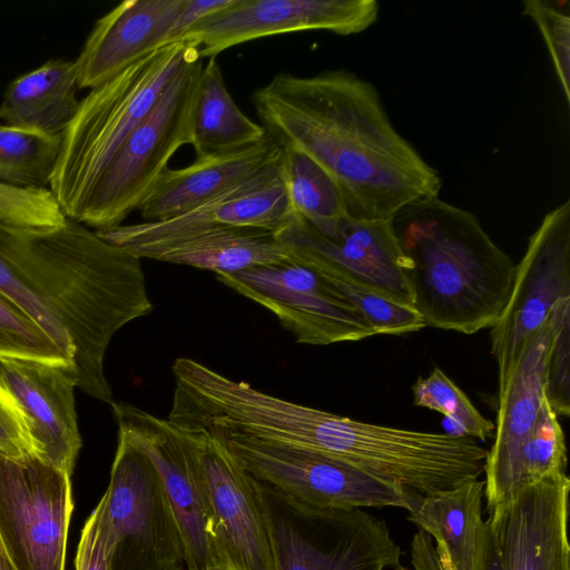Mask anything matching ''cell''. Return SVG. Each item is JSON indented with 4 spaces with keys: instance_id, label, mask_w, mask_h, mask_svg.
I'll return each mask as SVG.
<instances>
[{
    "instance_id": "cell-1",
    "label": "cell",
    "mask_w": 570,
    "mask_h": 570,
    "mask_svg": "<svg viewBox=\"0 0 570 570\" xmlns=\"http://www.w3.org/2000/svg\"><path fill=\"white\" fill-rule=\"evenodd\" d=\"M252 101L272 139L301 149L334 177L351 217L390 220L439 196V171L395 129L377 89L355 73L279 72Z\"/></svg>"
},
{
    "instance_id": "cell-2",
    "label": "cell",
    "mask_w": 570,
    "mask_h": 570,
    "mask_svg": "<svg viewBox=\"0 0 570 570\" xmlns=\"http://www.w3.org/2000/svg\"><path fill=\"white\" fill-rule=\"evenodd\" d=\"M0 293L73 360L78 389L116 402L107 348L120 328L154 309L141 259L69 217L51 229L0 222Z\"/></svg>"
},
{
    "instance_id": "cell-3",
    "label": "cell",
    "mask_w": 570,
    "mask_h": 570,
    "mask_svg": "<svg viewBox=\"0 0 570 570\" xmlns=\"http://www.w3.org/2000/svg\"><path fill=\"white\" fill-rule=\"evenodd\" d=\"M393 227L425 326L470 335L495 323L515 264L473 213L436 196L403 208Z\"/></svg>"
},
{
    "instance_id": "cell-4",
    "label": "cell",
    "mask_w": 570,
    "mask_h": 570,
    "mask_svg": "<svg viewBox=\"0 0 570 570\" xmlns=\"http://www.w3.org/2000/svg\"><path fill=\"white\" fill-rule=\"evenodd\" d=\"M199 55L176 42L89 89L61 134L49 189L65 215L77 219L92 188L130 132L157 102L180 67Z\"/></svg>"
},
{
    "instance_id": "cell-5",
    "label": "cell",
    "mask_w": 570,
    "mask_h": 570,
    "mask_svg": "<svg viewBox=\"0 0 570 570\" xmlns=\"http://www.w3.org/2000/svg\"><path fill=\"white\" fill-rule=\"evenodd\" d=\"M203 62L186 61L106 167L76 220L96 230L122 225L140 209L176 151L191 145V120Z\"/></svg>"
},
{
    "instance_id": "cell-6",
    "label": "cell",
    "mask_w": 570,
    "mask_h": 570,
    "mask_svg": "<svg viewBox=\"0 0 570 570\" xmlns=\"http://www.w3.org/2000/svg\"><path fill=\"white\" fill-rule=\"evenodd\" d=\"M276 570H386L402 550L386 523L362 509L306 505L256 480Z\"/></svg>"
},
{
    "instance_id": "cell-7",
    "label": "cell",
    "mask_w": 570,
    "mask_h": 570,
    "mask_svg": "<svg viewBox=\"0 0 570 570\" xmlns=\"http://www.w3.org/2000/svg\"><path fill=\"white\" fill-rule=\"evenodd\" d=\"M97 508L111 570H186L183 539L158 471L121 432Z\"/></svg>"
},
{
    "instance_id": "cell-8",
    "label": "cell",
    "mask_w": 570,
    "mask_h": 570,
    "mask_svg": "<svg viewBox=\"0 0 570 570\" xmlns=\"http://www.w3.org/2000/svg\"><path fill=\"white\" fill-rule=\"evenodd\" d=\"M204 432L222 441L256 480L309 507L345 511L394 507L410 512L421 497L320 452L237 432Z\"/></svg>"
},
{
    "instance_id": "cell-9",
    "label": "cell",
    "mask_w": 570,
    "mask_h": 570,
    "mask_svg": "<svg viewBox=\"0 0 570 570\" xmlns=\"http://www.w3.org/2000/svg\"><path fill=\"white\" fill-rule=\"evenodd\" d=\"M70 476L35 453L0 452V539L17 570H65Z\"/></svg>"
},
{
    "instance_id": "cell-10",
    "label": "cell",
    "mask_w": 570,
    "mask_h": 570,
    "mask_svg": "<svg viewBox=\"0 0 570 570\" xmlns=\"http://www.w3.org/2000/svg\"><path fill=\"white\" fill-rule=\"evenodd\" d=\"M219 283L275 315L297 343L330 345L376 335L365 316L316 271L292 259L235 273Z\"/></svg>"
},
{
    "instance_id": "cell-11",
    "label": "cell",
    "mask_w": 570,
    "mask_h": 570,
    "mask_svg": "<svg viewBox=\"0 0 570 570\" xmlns=\"http://www.w3.org/2000/svg\"><path fill=\"white\" fill-rule=\"evenodd\" d=\"M570 297V202L550 210L530 236L515 265L508 302L491 326V352L499 389L528 337L549 318L554 304Z\"/></svg>"
},
{
    "instance_id": "cell-12",
    "label": "cell",
    "mask_w": 570,
    "mask_h": 570,
    "mask_svg": "<svg viewBox=\"0 0 570 570\" xmlns=\"http://www.w3.org/2000/svg\"><path fill=\"white\" fill-rule=\"evenodd\" d=\"M111 407L118 432L158 471L183 539L186 570H220L209 534L206 483L188 433L132 404L116 401Z\"/></svg>"
},
{
    "instance_id": "cell-13",
    "label": "cell",
    "mask_w": 570,
    "mask_h": 570,
    "mask_svg": "<svg viewBox=\"0 0 570 570\" xmlns=\"http://www.w3.org/2000/svg\"><path fill=\"white\" fill-rule=\"evenodd\" d=\"M184 431L193 442L206 483L209 534L220 570H276L256 479L216 436Z\"/></svg>"
},
{
    "instance_id": "cell-14",
    "label": "cell",
    "mask_w": 570,
    "mask_h": 570,
    "mask_svg": "<svg viewBox=\"0 0 570 570\" xmlns=\"http://www.w3.org/2000/svg\"><path fill=\"white\" fill-rule=\"evenodd\" d=\"M379 12L375 0H233L178 42L197 48L202 59L213 58L252 40L295 31L356 35L375 23Z\"/></svg>"
},
{
    "instance_id": "cell-15",
    "label": "cell",
    "mask_w": 570,
    "mask_h": 570,
    "mask_svg": "<svg viewBox=\"0 0 570 570\" xmlns=\"http://www.w3.org/2000/svg\"><path fill=\"white\" fill-rule=\"evenodd\" d=\"M275 236L288 255L327 262L389 298L413 306L410 261L399 244L393 219L365 220L350 216L335 236L327 238L294 214Z\"/></svg>"
},
{
    "instance_id": "cell-16",
    "label": "cell",
    "mask_w": 570,
    "mask_h": 570,
    "mask_svg": "<svg viewBox=\"0 0 570 570\" xmlns=\"http://www.w3.org/2000/svg\"><path fill=\"white\" fill-rule=\"evenodd\" d=\"M279 158L185 214L163 220L122 224L96 233L126 250L219 227L254 228L275 234L294 216L282 179Z\"/></svg>"
},
{
    "instance_id": "cell-17",
    "label": "cell",
    "mask_w": 570,
    "mask_h": 570,
    "mask_svg": "<svg viewBox=\"0 0 570 570\" xmlns=\"http://www.w3.org/2000/svg\"><path fill=\"white\" fill-rule=\"evenodd\" d=\"M570 479L547 478L489 514L502 570H570Z\"/></svg>"
},
{
    "instance_id": "cell-18",
    "label": "cell",
    "mask_w": 570,
    "mask_h": 570,
    "mask_svg": "<svg viewBox=\"0 0 570 570\" xmlns=\"http://www.w3.org/2000/svg\"><path fill=\"white\" fill-rule=\"evenodd\" d=\"M0 380L23 413L32 452L71 474L81 448L75 364L0 358Z\"/></svg>"
},
{
    "instance_id": "cell-19",
    "label": "cell",
    "mask_w": 570,
    "mask_h": 570,
    "mask_svg": "<svg viewBox=\"0 0 570 570\" xmlns=\"http://www.w3.org/2000/svg\"><path fill=\"white\" fill-rule=\"evenodd\" d=\"M551 340L549 316L524 342L508 380L499 389L494 441L487 453L483 470L488 514L512 498L520 451L546 396V366Z\"/></svg>"
},
{
    "instance_id": "cell-20",
    "label": "cell",
    "mask_w": 570,
    "mask_h": 570,
    "mask_svg": "<svg viewBox=\"0 0 570 570\" xmlns=\"http://www.w3.org/2000/svg\"><path fill=\"white\" fill-rule=\"evenodd\" d=\"M185 1L125 0L100 17L73 60L78 87H97L168 46Z\"/></svg>"
},
{
    "instance_id": "cell-21",
    "label": "cell",
    "mask_w": 570,
    "mask_h": 570,
    "mask_svg": "<svg viewBox=\"0 0 570 570\" xmlns=\"http://www.w3.org/2000/svg\"><path fill=\"white\" fill-rule=\"evenodd\" d=\"M281 145L269 136L258 144L167 168L140 207L145 222L185 214L252 177L279 158Z\"/></svg>"
},
{
    "instance_id": "cell-22",
    "label": "cell",
    "mask_w": 570,
    "mask_h": 570,
    "mask_svg": "<svg viewBox=\"0 0 570 570\" xmlns=\"http://www.w3.org/2000/svg\"><path fill=\"white\" fill-rule=\"evenodd\" d=\"M127 252L139 259L187 265L215 274L288 259L287 248L274 233L238 227L198 230L170 240L136 246Z\"/></svg>"
},
{
    "instance_id": "cell-23",
    "label": "cell",
    "mask_w": 570,
    "mask_h": 570,
    "mask_svg": "<svg viewBox=\"0 0 570 570\" xmlns=\"http://www.w3.org/2000/svg\"><path fill=\"white\" fill-rule=\"evenodd\" d=\"M484 480L421 495L407 519L435 539L446 570H480L488 522L482 518Z\"/></svg>"
},
{
    "instance_id": "cell-24",
    "label": "cell",
    "mask_w": 570,
    "mask_h": 570,
    "mask_svg": "<svg viewBox=\"0 0 570 570\" xmlns=\"http://www.w3.org/2000/svg\"><path fill=\"white\" fill-rule=\"evenodd\" d=\"M75 62L51 59L17 78L3 92L4 125L61 136L79 106Z\"/></svg>"
},
{
    "instance_id": "cell-25",
    "label": "cell",
    "mask_w": 570,
    "mask_h": 570,
    "mask_svg": "<svg viewBox=\"0 0 570 570\" xmlns=\"http://www.w3.org/2000/svg\"><path fill=\"white\" fill-rule=\"evenodd\" d=\"M261 124L246 116L228 91L216 57L203 67L191 120L196 158L228 153L267 138Z\"/></svg>"
},
{
    "instance_id": "cell-26",
    "label": "cell",
    "mask_w": 570,
    "mask_h": 570,
    "mask_svg": "<svg viewBox=\"0 0 570 570\" xmlns=\"http://www.w3.org/2000/svg\"><path fill=\"white\" fill-rule=\"evenodd\" d=\"M281 147L279 170L293 213L321 235L333 238L350 217L341 187L311 156L291 145Z\"/></svg>"
},
{
    "instance_id": "cell-27",
    "label": "cell",
    "mask_w": 570,
    "mask_h": 570,
    "mask_svg": "<svg viewBox=\"0 0 570 570\" xmlns=\"http://www.w3.org/2000/svg\"><path fill=\"white\" fill-rule=\"evenodd\" d=\"M288 259L321 274L365 316L376 335H402L425 327L413 306L389 298L327 262L302 255H288Z\"/></svg>"
},
{
    "instance_id": "cell-28",
    "label": "cell",
    "mask_w": 570,
    "mask_h": 570,
    "mask_svg": "<svg viewBox=\"0 0 570 570\" xmlns=\"http://www.w3.org/2000/svg\"><path fill=\"white\" fill-rule=\"evenodd\" d=\"M61 136L0 125V183L21 188H49Z\"/></svg>"
},
{
    "instance_id": "cell-29",
    "label": "cell",
    "mask_w": 570,
    "mask_h": 570,
    "mask_svg": "<svg viewBox=\"0 0 570 570\" xmlns=\"http://www.w3.org/2000/svg\"><path fill=\"white\" fill-rule=\"evenodd\" d=\"M566 468L564 433L544 396L535 424L520 451L512 497L525 487L566 473Z\"/></svg>"
},
{
    "instance_id": "cell-30",
    "label": "cell",
    "mask_w": 570,
    "mask_h": 570,
    "mask_svg": "<svg viewBox=\"0 0 570 570\" xmlns=\"http://www.w3.org/2000/svg\"><path fill=\"white\" fill-rule=\"evenodd\" d=\"M415 405L445 415L455 425V436L485 441L494 435V423L484 417L466 394L439 367L412 386Z\"/></svg>"
},
{
    "instance_id": "cell-31",
    "label": "cell",
    "mask_w": 570,
    "mask_h": 570,
    "mask_svg": "<svg viewBox=\"0 0 570 570\" xmlns=\"http://www.w3.org/2000/svg\"><path fill=\"white\" fill-rule=\"evenodd\" d=\"M0 358L73 363L21 307L0 293Z\"/></svg>"
},
{
    "instance_id": "cell-32",
    "label": "cell",
    "mask_w": 570,
    "mask_h": 570,
    "mask_svg": "<svg viewBox=\"0 0 570 570\" xmlns=\"http://www.w3.org/2000/svg\"><path fill=\"white\" fill-rule=\"evenodd\" d=\"M552 340L546 366V397L557 415L570 414V297L558 301L550 314Z\"/></svg>"
},
{
    "instance_id": "cell-33",
    "label": "cell",
    "mask_w": 570,
    "mask_h": 570,
    "mask_svg": "<svg viewBox=\"0 0 570 570\" xmlns=\"http://www.w3.org/2000/svg\"><path fill=\"white\" fill-rule=\"evenodd\" d=\"M67 219L49 188L0 183V222L21 228L51 229Z\"/></svg>"
},
{
    "instance_id": "cell-34",
    "label": "cell",
    "mask_w": 570,
    "mask_h": 570,
    "mask_svg": "<svg viewBox=\"0 0 570 570\" xmlns=\"http://www.w3.org/2000/svg\"><path fill=\"white\" fill-rule=\"evenodd\" d=\"M522 4L523 14L535 23L546 42L564 100L569 106L570 17L547 1L524 0Z\"/></svg>"
},
{
    "instance_id": "cell-35",
    "label": "cell",
    "mask_w": 570,
    "mask_h": 570,
    "mask_svg": "<svg viewBox=\"0 0 570 570\" xmlns=\"http://www.w3.org/2000/svg\"><path fill=\"white\" fill-rule=\"evenodd\" d=\"M0 452L10 455L33 453L23 413L1 380Z\"/></svg>"
},
{
    "instance_id": "cell-36",
    "label": "cell",
    "mask_w": 570,
    "mask_h": 570,
    "mask_svg": "<svg viewBox=\"0 0 570 570\" xmlns=\"http://www.w3.org/2000/svg\"><path fill=\"white\" fill-rule=\"evenodd\" d=\"M75 564L76 570H111L109 549L97 507L81 531Z\"/></svg>"
},
{
    "instance_id": "cell-37",
    "label": "cell",
    "mask_w": 570,
    "mask_h": 570,
    "mask_svg": "<svg viewBox=\"0 0 570 570\" xmlns=\"http://www.w3.org/2000/svg\"><path fill=\"white\" fill-rule=\"evenodd\" d=\"M233 0H186L185 6L174 26L169 45L176 43L190 28L210 13L218 11Z\"/></svg>"
},
{
    "instance_id": "cell-38",
    "label": "cell",
    "mask_w": 570,
    "mask_h": 570,
    "mask_svg": "<svg viewBox=\"0 0 570 570\" xmlns=\"http://www.w3.org/2000/svg\"><path fill=\"white\" fill-rule=\"evenodd\" d=\"M411 563L414 570H446L440 560L431 535L421 529L411 541ZM394 570H407V568L402 564Z\"/></svg>"
},
{
    "instance_id": "cell-39",
    "label": "cell",
    "mask_w": 570,
    "mask_h": 570,
    "mask_svg": "<svg viewBox=\"0 0 570 570\" xmlns=\"http://www.w3.org/2000/svg\"><path fill=\"white\" fill-rule=\"evenodd\" d=\"M488 527L484 538L483 553L480 563V570H502L501 561L497 548L494 537L490 523L487 519Z\"/></svg>"
},
{
    "instance_id": "cell-40",
    "label": "cell",
    "mask_w": 570,
    "mask_h": 570,
    "mask_svg": "<svg viewBox=\"0 0 570 570\" xmlns=\"http://www.w3.org/2000/svg\"><path fill=\"white\" fill-rule=\"evenodd\" d=\"M0 570H17L0 539Z\"/></svg>"
}]
</instances>
